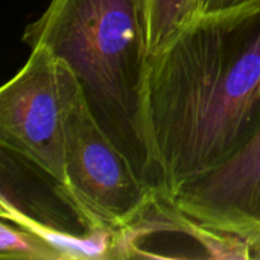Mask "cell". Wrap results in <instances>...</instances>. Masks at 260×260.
I'll list each match as a JSON object with an SVG mask.
<instances>
[{"label": "cell", "mask_w": 260, "mask_h": 260, "mask_svg": "<svg viewBox=\"0 0 260 260\" xmlns=\"http://www.w3.org/2000/svg\"><path fill=\"white\" fill-rule=\"evenodd\" d=\"M160 197L206 172L260 128V0L204 12L149 56Z\"/></svg>", "instance_id": "1"}, {"label": "cell", "mask_w": 260, "mask_h": 260, "mask_svg": "<svg viewBox=\"0 0 260 260\" xmlns=\"http://www.w3.org/2000/svg\"><path fill=\"white\" fill-rule=\"evenodd\" d=\"M21 40L29 47L47 46L73 70L104 133L160 193L140 0H50Z\"/></svg>", "instance_id": "2"}, {"label": "cell", "mask_w": 260, "mask_h": 260, "mask_svg": "<svg viewBox=\"0 0 260 260\" xmlns=\"http://www.w3.org/2000/svg\"><path fill=\"white\" fill-rule=\"evenodd\" d=\"M53 190L84 230L114 233L133 225L158 195L104 133L82 88L66 116V183Z\"/></svg>", "instance_id": "3"}, {"label": "cell", "mask_w": 260, "mask_h": 260, "mask_svg": "<svg viewBox=\"0 0 260 260\" xmlns=\"http://www.w3.org/2000/svg\"><path fill=\"white\" fill-rule=\"evenodd\" d=\"M81 84L47 46L35 44L0 90V143L53 181L66 183V116Z\"/></svg>", "instance_id": "4"}, {"label": "cell", "mask_w": 260, "mask_h": 260, "mask_svg": "<svg viewBox=\"0 0 260 260\" xmlns=\"http://www.w3.org/2000/svg\"><path fill=\"white\" fill-rule=\"evenodd\" d=\"M166 198V197H165ZM169 200L200 225L247 239L260 251V128L221 165L186 180Z\"/></svg>", "instance_id": "5"}, {"label": "cell", "mask_w": 260, "mask_h": 260, "mask_svg": "<svg viewBox=\"0 0 260 260\" xmlns=\"http://www.w3.org/2000/svg\"><path fill=\"white\" fill-rule=\"evenodd\" d=\"M0 215L18 227H23L41 238L59 260H102L111 259L114 248V232L93 229L84 235H75L64 227L37 219L20 210L12 203L0 198Z\"/></svg>", "instance_id": "6"}, {"label": "cell", "mask_w": 260, "mask_h": 260, "mask_svg": "<svg viewBox=\"0 0 260 260\" xmlns=\"http://www.w3.org/2000/svg\"><path fill=\"white\" fill-rule=\"evenodd\" d=\"M149 56L204 14V0H140Z\"/></svg>", "instance_id": "7"}, {"label": "cell", "mask_w": 260, "mask_h": 260, "mask_svg": "<svg viewBox=\"0 0 260 260\" xmlns=\"http://www.w3.org/2000/svg\"><path fill=\"white\" fill-rule=\"evenodd\" d=\"M0 257L23 260H59L58 254L35 233L9 225L6 219L0 224Z\"/></svg>", "instance_id": "8"}, {"label": "cell", "mask_w": 260, "mask_h": 260, "mask_svg": "<svg viewBox=\"0 0 260 260\" xmlns=\"http://www.w3.org/2000/svg\"><path fill=\"white\" fill-rule=\"evenodd\" d=\"M242 2H248V0H204V12L230 8V6L239 5Z\"/></svg>", "instance_id": "9"}]
</instances>
